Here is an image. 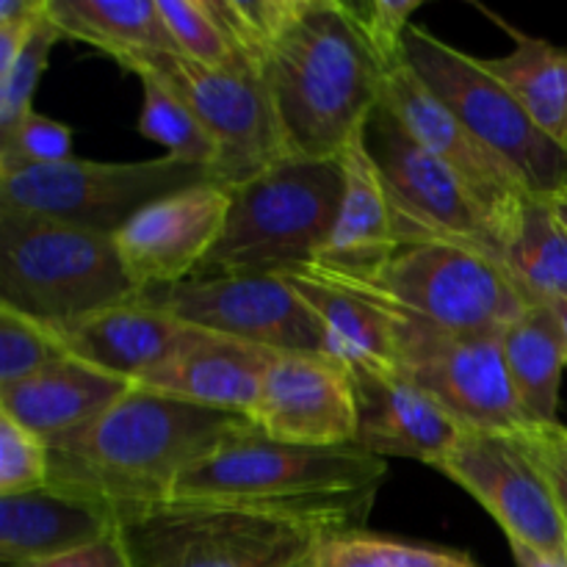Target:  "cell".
I'll return each instance as SVG.
<instances>
[{"label":"cell","mask_w":567,"mask_h":567,"mask_svg":"<svg viewBox=\"0 0 567 567\" xmlns=\"http://www.w3.org/2000/svg\"><path fill=\"white\" fill-rule=\"evenodd\" d=\"M432 468L465 487L498 520L507 540L567 554L563 509L518 432L465 430Z\"/></svg>","instance_id":"14"},{"label":"cell","mask_w":567,"mask_h":567,"mask_svg":"<svg viewBox=\"0 0 567 567\" xmlns=\"http://www.w3.org/2000/svg\"><path fill=\"white\" fill-rule=\"evenodd\" d=\"M116 509L97 498L44 485L0 496V557L6 567H28L94 546L116 532Z\"/></svg>","instance_id":"21"},{"label":"cell","mask_w":567,"mask_h":567,"mask_svg":"<svg viewBox=\"0 0 567 567\" xmlns=\"http://www.w3.org/2000/svg\"><path fill=\"white\" fill-rule=\"evenodd\" d=\"M114 236L0 208V302L64 324L136 297Z\"/></svg>","instance_id":"5"},{"label":"cell","mask_w":567,"mask_h":567,"mask_svg":"<svg viewBox=\"0 0 567 567\" xmlns=\"http://www.w3.org/2000/svg\"><path fill=\"white\" fill-rule=\"evenodd\" d=\"M255 426L299 446H358L352 374L327 354L280 352L260 388Z\"/></svg>","instance_id":"17"},{"label":"cell","mask_w":567,"mask_h":567,"mask_svg":"<svg viewBox=\"0 0 567 567\" xmlns=\"http://www.w3.org/2000/svg\"><path fill=\"white\" fill-rule=\"evenodd\" d=\"M138 78L144 86L138 133L169 150L172 158L214 172L219 164V144L203 125V120L194 114L192 105L153 72H142Z\"/></svg>","instance_id":"29"},{"label":"cell","mask_w":567,"mask_h":567,"mask_svg":"<svg viewBox=\"0 0 567 567\" xmlns=\"http://www.w3.org/2000/svg\"><path fill=\"white\" fill-rule=\"evenodd\" d=\"M385 70L338 0H313L264 66L291 158L330 161L382 100Z\"/></svg>","instance_id":"3"},{"label":"cell","mask_w":567,"mask_h":567,"mask_svg":"<svg viewBox=\"0 0 567 567\" xmlns=\"http://www.w3.org/2000/svg\"><path fill=\"white\" fill-rule=\"evenodd\" d=\"M502 352L526 421L532 426H557L567 338L554 310L532 305L502 332Z\"/></svg>","instance_id":"25"},{"label":"cell","mask_w":567,"mask_h":567,"mask_svg":"<svg viewBox=\"0 0 567 567\" xmlns=\"http://www.w3.org/2000/svg\"><path fill=\"white\" fill-rule=\"evenodd\" d=\"M507 269L532 305L567 299V227L554 199L532 197L507 241Z\"/></svg>","instance_id":"28"},{"label":"cell","mask_w":567,"mask_h":567,"mask_svg":"<svg viewBox=\"0 0 567 567\" xmlns=\"http://www.w3.org/2000/svg\"><path fill=\"white\" fill-rule=\"evenodd\" d=\"M28 567H131V563H127L120 532H114V535L94 543V546L78 548V551L64 554V557H55L48 559V563H37Z\"/></svg>","instance_id":"39"},{"label":"cell","mask_w":567,"mask_h":567,"mask_svg":"<svg viewBox=\"0 0 567 567\" xmlns=\"http://www.w3.org/2000/svg\"><path fill=\"white\" fill-rule=\"evenodd\" d=\"M338 3L385 75L408 61V33L413 28L410 17L424 6V0H363V3L338 0Z\"/></svg>","instance_id":"33"},{"label":"cell","mask_w":567,"mask_h":567,"mask_svg":"<svg viewBox=\"0 0 567 567\" xmlns=\"http://www.w3.org/2000/svg\"><path fill=\"white\" fill-rule=\"evenodd\" d=\"M327 275L347 286L349 291L369 299L391 319L393 336H396L399 374L441 402L465 430H532L509 380L507 363H504L502 336H454V332L437 330L360 291L358 286L341 280L332 271Z\"/></svg>","instance_id":"10"},{"label":"cell","mask_w":567,"mask_h":567,"mask_svg":"<svg viewBox=\"0 0 567 567\" xmlns=\"http://www.w3.org/2000/svg\"><path fill=\"white\" fill-rule=\"evenodd\" d=\"M72 158V127L31 111L0 133V175L17 169L55 166Z\"/></svg>","instance_id":"36"},{"label":"cell","mask_w":567,"mask_h":567,"mask_svg":"<svg viewBox=\"0 0 567 567\" xmlns=\"http://www.w3.org/2000/svg\"><path fill=\"white\" fill-rule=\"evenodd\" d=\"M358 399V446L377 457H408L435 465L465 426L441 402L402 374H352Z\"/></svg>","instance_id":"20"},{"label":"cell","mask_w":567,"mask_h":567,"mask_svg":"<svg viewBox=\"0 0 567 567\" xmlns=\"http://www.w3.org/2000/svg\"><path fill=\"white\" fill-rule=\"evenodd\" d=\"M565 150H567V142H565Z\"/></svg>","instance_id":"44"},{"label":"cell","mask_w":567,"mask_h":567,"mask_svg":"<svg viewBox=\"0 0 567 567\" xmlns=\"http://www.w3.org/2000/svg\"><path fill=\"white\" fill-rule=\"evenodd\" d=\"M515 50L482 59L485 70L524 105L526 114L565 147L567 142V44L515 33Z\"/></svg>","instance_id":"27"},{"label":"cell","mask_w":567,"mask_h":567,"mask_svg":"<svg viewBox=\"0 0 567 567\" xmlns=\"http://www.w3.org/2000/svg\"><path fill=\"white\" fill-rule=\"evenodd\" d=\"M208 181H216L214 172L172 155L133 164L70 158L0 175V208L116 236L147 205Z\"/></svg>","instance_id":"9"},{"label":"cell","mask_w":567,"mask_h":567,"mask_svg":"<svg viewBox=\"0 0 567 567\" xmlns=\"http://www.w3.org/2000/svg\"><path fill=\"white\" fill-rule=\"evenodd\" d=\"M551 310H554V316H557L559 327H563V332L567 338V299H559V302H554Z\"/></svg>","instance_id":"41"},{"label":"cell","mask_w":567,"mask_h":567,"mask_svg":"<svg viewBox=\"0 0 567 567\" xmlns=\"http://www.w3.org/2000/svg\"><path fill=\"white\" fill-rule=\"evenodd\" d=\"M554 205H557L559 219H563V225L567 227V197H563V199H554Z\"/></svg>","instance_id":"42"},{"label":"cell","mask_w":567,"mask_h":567,"mask_svg":"<svg viewBox=\"0 0 567 567\" xmlns=\"http://www.w3.org/2000/svg\"><path fill=\"white\" fill-rule=\"evenodd\" d=\"M382 100L396 111L410 133L463 183L465 192L482 210L507 249L524 205L535 194L524 186L515 169H509L498 155H493L424 83L419 81L404 61L385 78Z\"/></svg>","instance_id":"15"},{"label":"cell","mask_w":567,"mask_h":567,"mask_svg":"<svg viewBox=\"0 0 567 567\" xmlns=\"http://www.w3.org/2000/svg\"><path fill=\"white\" fill-rule=\"evenodd\" d=\"M186 327L150 293H136L81 319L50 324L48 332L66 358L136 385L169 358Z\"/></svg>","instance_id":"19"},{"label":"cell","mask_w":567,"mask_h":567,"mask_svg":"<svg viewBox=\"0 0 567 567\" xmlns=\"http://www.w3.org/2000/svg\"><path fill=\"white\" fill-rule=\"evenodd\" d=\"M158 11L169 28L172 39H175L177 53L197 61V64L214 66V70L255 75L221 28V22L210 11L208 0H158Z\"/></svg>","instance_id":"32"},{"label":"cell","mask_w":567,"mask_h":567,"mask_svg":"<svg viewBox=\"0 0 567 567\" xmlns=\"http://www.w3.org/2000/svg\"><path fill=\"white\" fill-rule=\"evenodd\" d=\"M61 39H64V33L55 25L50 11H44V17L33 28L25 48L14 59V64L0 75V133L14 127L22 116L33 111V94H37L39 81H42L44 70H48L50 50Z\"/></svg>","instance_id":"34"},{"label":"cell","mask_w":567,"mask_h":567,"mask_svg":"<svg viewBox=\"0 0 567 567\" xmlns=\"http://www.w3.org/2000/svg\"><path fill=\"white\" fill-rule=\"evenodd\" d=\"M282 277L324 327L327 358L338 360L349 374H399L396 336L380 308L332 280L316 264Z\"/></svg>","instance_id":"23"},{"label":"cell","mask_w":567,"mask_h":567,"mask_svg":"<svg viewBox=\"0 0 567 567\" xmlns=\"http://www.w3.org/2000/svg\"><path fill=\"white\" fill-rule=\"evenodd\" d=\"M343 203L341 161L286 158L230 188V210L199 275H288L319 264Z\"/></svg>","instance_id":"4"},{"label":"cell","mask_w":567,"mask_h":567,"mask_svg":"<svg viewBox=\"0 0 567 567\" xmlns=\"http://www.w3.org/2000/svg\"><path fill=\"white\" fill-rule=\"evenodd\" d=\"M524 446L535 457L537 468L546 476L548 487L554 491L559 509L567 520V430L565 426H532L518 432Z\"/></svg>","instance_id":"38"},{"label":"cell","mask_w":567,"mask_h":567,"mask_svg":"<svg viewBox=\"0 0 567 567\" xmlns=\"http://www.w3.org/2000/svg\"><path fill=\"white\" fill-rule=\"evenodd\" d=\"M310 3L313 0H208L241 59L260 78L280 39L297 25Z\"/></svg>","instance_id":"30"},{"label":"cell","mask_w":567,"mask_h":567,"mask_svg":"<svg viewBox=\"0 0 567 567\" xmlns=\"http://www.w3.org/2000/svg\"><path fill=\"white\" fill-rule=\"evenodd\" d=\"M252 424L249 415L133 385L92 424L50 443V485L97 498L116 515L169 502L192 465Z\"/></svg>","instance_id":"2"},{"label":"cell","mask_w":567,"mask_h":567,"mask_svg":"<svg viewBox=\"0 0 567 567\" xmlns=\"http://www.w3.org/2000/svg\"><path fill=\"white\" fill-rule=\"evenodd\" d=\"M230 210L219 181L181 188L138 210L114 236L116 252L138 293L192 280L216 247Z\"/></svg>","instance_id":"16"},{"label":"cell","mask_w":567,"mask_h":567,"mask_svg":"<svg viewBox=\"0 0 567 567\" xmlns=\"http://www.w3.org/2000/svg\"><path fill=\"white\" fill-rule=\"evenodd\" d=\"M308 563L310 567H480L468 554L393 540L369 532L324 537L313 546Z\"/></svg>","instance_id":"31"},{"label":"cell","mask_w":567,"mask_h":567,"mask_svg":"<svg viewBox=\"0 0 567 567\" xmlns=\"http://www.w3.org/2000/svg\"><path fill=\"white\" fill-rule=\"evenodd\" d=\"M61 358L66 354L48 327L0 302V388L28 380Z\"/></svg>","instance_id":"35"},{"label":"cell","mask_w":567,"mask_h":567,"mask_svg":"<svg viewBox=\"0 0 567 567\" xmlns=\"http://www.w3.org/2000/svg\"><path fill=\"white\" fill-rule=\"evenodd\" d=\"M280 352L236 341L221 332L186 327L169 358L136 385L166 393L199 408L249 415Z\"/></svg>","instance_id":"18"},{"label":"cell","mask_w":567,"mask_h":567,"mask_svg":"<svg viewBox=\"0 0 567 567\" xmlns=\"http://www.w3.org/2000/svg\"><path fill=\"white\" fill-rule=\"evenodd\" d=\"M125 70L136 75L153 72L192 105L194 114L219 144L214 177L225 186H241L260 172L291 158L275 103L260 75L214 70L181 53L138 55Z\"/></svg>","instance_id":"12"},{"label":"cell","mask_w":567,"mask_h":567,"mask_svg":"<svg viewBox=\"0 0 567 567\" xmlns=\"http://www.w3.org/2000/svg\"><path fill=\"white\" fill-rule=\"evenodd\" d=\"M48 11L64 37L103 50L120 66L147 53H177L158 0H48Z\"/></svg>","instance_id":"26"},{"label":"cell","mask_w":567,"mask_h":567,"mask_svg":"<svg viewBox=\"0 0 567 567\" xmlns=\"http://www.w3.org/2000/svg\"><path fill=\"white\" fill-rule=\"evenodd\" d=\"M144 293L188 327L271 352L327 354L324 327L282 275L216 271Z\"/></svg>","instance_id":"13"},{"label":"cell","mask_w":567,"mask_h":567,"mask_svg":"<svg viewBox=\"0 0 567 567\" xmlns=\"http://www.w3.org/2000/svg\"><path fill=\"white\" fill-rule=\"evenodd\" d=\"M297 567H310V563H308V559H305V563H302V565H297Z\"/></svg>","instance_id":"43"},{"label":"cell","mask_w":567,"mask_h":567,"mask_svg":"<svg viewBox=\"0 0 567 567\" xmlns=\"http://www.w3.org/2000/svg\"><path fill=\"white\" fill-rule=\"evenodd\" d=\"M507 543H509V551H513L515 565L518 567H567V554H548L518 540H507Z\"/></svg>","instance_id":"40"},{"label":"cell","mask_w":567,"mask_h":567,"mask_svg":"<svg viewBox=\"0 0 567 567\" xmlns=\"http://www.w3.org/2000/svg\"><path fill=\"white\" fill-rule=\"evenodd\" d=\"M385 474V460L360 446L282 443L252 424L192 465L172 498L227 504L324 540L363 532Z\"/></svg>","instance_id":"1"},{"label":"cell","mask_w":567,"mask_h":567,"mask_svg":"<svg viewBox=\"0 0 567 567\" xmlns=\"http://www.w3.org/2000/svg\"><path fill=\"white\" fill-rule=\"evenodd\" d=\"M133 382L61 358L28 380L0 388V415H9L44 443L72 435L120 402Z\"/></svg>","instance_id":"22"},{"label":"cell","mask_w":567,"mask_h":567,"mask_svg":"<svg viewBox=\"0 0 567 567\" xmlns=\"http://www.w3.org/2000/svg\"><path fill=\"white\" fill-rule=\"evenodd\" d=\"M50 482V446L31 430L0 415V496L39 491Z\"/></svg>","instance_id":"37"},{"label":"cell","mask_w":567,"mask_h":567,"mask_svg":"<svg viewBox=\"0 0 567 567\" xmlns=\"http://www.w3.org/2000/svg\"><path fill=\"white\" fill-rule=\"evenodd\" d=\"M338 161L343 169V203L319 266L347 275H371L396 252L399 238L380 172L365 144V125L349 138Z\"/></svg>","instance_id":"24"},{"label":"cell","mask_w":567,"mask_h":567,"mask_svg":"<svg viewBox=\"0 0 567 567\" xmlns=\"http://www.w3.org/2000/svg\"><path fill=\"white\" fill-rule=\"evenodd\" d=\"M116 520L131 567H297L319 543L299 526L181 498L122 509Z\"/></svg>","instance_id":"7"},{"label":"cell","mask_w":567,"mask_h":567,"mask_svg":"<svg viewBox=\"0 0 567 567\" xmlns=\"http://www.w3.org/2000/svg\"><path fill=\"white\" fill-rule=\"evenodd\" d=\"M327 271L454 336H502L532 308L502 260L460 244H404L371 275Z\"/></svg>","instance_id":"6"},{"label":"cell","mask_w":567,"mask_h":567,"mask_svg":"<svg viewBox=\"0 0 567 567\" xmlns=\"http://www.w3.org/2000/svg\"><path fill=\"white\" fill-rule=\"evenodd\" d=\"M408 64L419 81L524 181L535 197H567V150L485 70L482 59L413 25Z\"/></svg>","instance_id":"8"},{"label":"cell","mask_w":567,"mask_h":567,"mask_svg":"<svg viewBox=\"0 0 567 567\" xmlns=\"http://www.w3.org/2000/svg\"><path fill=\"white\" fill-rule=\"evenodd\" d=\"M365 144L380 172L399 247L446 241L480 249L507 266V249L463 183L380 100L365 122Z\"/></svg>","instance_id":"11"}]
</instances>
